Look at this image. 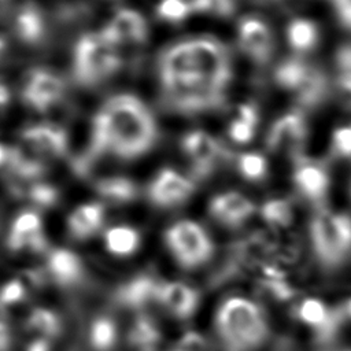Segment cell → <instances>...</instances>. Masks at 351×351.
Segmentation results:
<instances>
[{"label":"cell","instance_id":"6da1fadb","mask_svg":"<svg viewBox=\"0 0 351 351\" xmlns=\"http://www.w3.org/2000/svg\"><path fill=\"white\" fill-rule=\"evenodd\" d=\"M158 138V126L148 107L134 95L110 97L93 118L90 147L75 167L85 173L89 163L104 154L134 159L148 152Z\"/></svg>","mask_w":351,"mask_h":351},{"label":"cell","instance_id":"7a4b0ae2","mask_svg":"<svg viewBox=\"0 0 351 351\" xmlns=\"http://www.w3.org/2000/svg\"><path fill=\"white\" fill-rule=\"evenodd\" d=\"M215 332L223 351H256L269 336V322L254 300L232 296L218 307Z\"/></svg>","mask_w":351,"mask_h":351},{"label":"cell","instance_id":"3957f363","mask_svg":"<svg viewBox=\"0 0 351 351\" xmlns=\"http://www.w3.org/2000/svg\"><path fill=\"white\" fill-rule=\"evenodd\" d=\"M122 64L118 47L112 45L103 34L89 33L82 36L74 48V78L84 86H93L110 78Z\"/></svg>","mask_w":351,"mask_h":351},{"label":"cell","instance_id":"277c9868","mask_svg":"<svg viewBox=\"0 0 351 351\" xmlns=\"http://www.w3.org/2000/svg\"><path fill=\"white\" fill-rule=\"evenodd\" d=\"M310 240L317 259L324 266L340 265L351 252V217L318 210L310 222Z\"/></svg>","mask_w":351,"mask_h":351},{"label":"cell","instance_id":"5b68a950","mask_svg":"<svg viewBox=\"0 0 351 351\" xmlns=\"http://www.w3.org/2000/svg\"><path fill=\"white\" fill-rule=\"evenodd\" d=\"M166 245L177 263L184 269H196L213 256L214 244L207 232L193 221H180L165 234Z\"/></svg>","mask_w":351,"mask_h":351},{"label":"cell","instance_id":"8992f818","mask_svg":"<svg viewBox=\"0 0 351 351\" xmlns=\"http://www.w3.org/2000/svg\"><path fill=\"white\" fill-rule=\"evenodd\" d=\"M163 104L182 114H197L221 108L225 101V90L211 88L200 80H182L162 84Z\"/></svg>","mask_w":351,"mask_h":351},{"label":"cell","instance_id":"52a82bcc","mask_svg":"<svg viewBox=\"0 0 351 351\" xmlns=\"http://www.w3.org/2000/svg\"><path fill=\"white\" fill-rule=\"evenodd\" d=\"M196 75L208 86L225 90L232 78L228 48L213 37L186 40Z\"/></svg>","mask_w":351,"mask_h":351},{"label":"cell","instance_id":"ba28073f","mask_svg":"<svg viewBox=\"0 0 351 351\" xmlns=\"http://www.w3.org/2000/svg\"><path fill=\"white\" fill-rule=\"evenodd\" d=\"M307 132L303 112L300 110L291 111L273 122L266 134V148L274 155L288 156L295 160L303 156Z\"/></svg>","mask_w":351,"mask_h":351},{"label":"cell","instance_id":"9c48e42d","mask_svg":"<svg viewBox=\"0 0 351 351\" xmlns=\"http://www.w3.org/2000/svg\"><path fill=\"white\" fill-rule=\"evenodd\" d=\"M184 154L192 163L193 176L206 178L229 158V152L222 144L204 130H193L182 138Z\"/></svg>","mask_w":351,"mask_h":351},{"label":"cell","instance_id":"30bf717a","mask_svg":"<svg viewBox=\"0 0 351 351\" xmlns=\"http://www.w3.org/2000/svg\"><path fill=\"white\" fill-rule=\"evenodd\" d=\"M64 92L66 85L59 75L37 69L27 75L22 89V99L33 110L44 112L62 100Z\"/></svg>","mask_w":351,"mask_h":351},{"label":"cell","instance_id":"8fae6325","mask_svg":"<svg viewBox=\"0 0 351 351\" xmlns=\"http://www.w3.org/2000/svg\"><path fill=\"white\" fill-rule=\"evenodd\" d=\"M237 38L241 51L255 63L266 64L274 51V37L270 27L254 16L243 18L237 27Z\"/></svg>","mask_w":351,"mask_h":351},{"label":"cell","instance_id":"7c38bea8","mask_svg":"<svg viewBox=\"0 0 351 351\" xmlns=\"http://www.w3.org/2000/svg\"><path fill=\"white\" fill-rule=\"evenodd\" d=\"M195 191V184L171 169L160 170L148 186V199L158 207H174L185 200Z\"/></svg>","mask_w":351,"mask_h":351},{"label":"cell","instance_id":"4fadbf2b","mask_svg":"<svg viewBox=\"0 0 351 351\" xmlns=\"http://www.w3.org/2000/svg\"><path fill=\"white\" fill-rule=\"evenodd\" d=\"M101 34L118 48L130 44L140 45L148 37V27L141 14L134 10L122 8L101 30Z\"/></svg>","mask_w":351,"mask_h":351},{"label":"cell","instance_id":"5bb4252c","mask_svg":"<svg viewBox=\"0 0 351 351\" xmlns=\"http://www.w3.org/2000/svg\"><path fill=\"white\" fill-rule=\"evenodd\" d=\"M293 163L292 180L298 192L310 202H322L330 184L326 167L322 163L304 156L295 159Z\"/></svg>","mask_w":351,"mask_h":351},{"label":"cell","instance_id":"9a60e30c","mask_svg":"<svg viewBox=\"0 0 351 351\" xmlns=\"http://www.w3.org/2000/svg\"><path fill=\"white\" fill-rule=\"evenodd\" d=\"M23 144L43 158H60L67 152L66 132L52 123H38L26 128L22 134Z\"/></svg>","mask_w":351,"mask_h":351},{"label":"cell","instance_id":"2e32d148","mask_svg":"<svg viewBox=\"0 0 351 351\" xmlns=\"http://www.w3.org/2000/svg\"><path fill=\"white\" fill-rule=\"evenodd\" d=\"M255 211V204L239 192L219 193L210 202V215L226 228L241 226Z\"/></svg>","mask_w":351,"mask_h":351},{"label":"cell","instance_id":"e0dca14e","mask_svg":"<svg viewBox=\"0 0 351 351\" xmlns=\"http://www.w3.org/2000/svg\"><path fill=\"white\" fill-rule=\"evenodd\" d=\"M45 243L41 219L37 213L25 211L14 219L7 236V245L11 251L29 248L40 252L45 248Z\"/></svg>","mask_w":351,"mask_h":351},{"label":"cell","instance_id":"ac0fdd59","mask_svg":"<svg viewBox=\"0 0 351 351\" xmlns=\"http://www.w3.org/2000/svg\"><path fill=\"white\" fill-rule=\"evenodd\" d=\"M156 299L165 306V308L180 319L189 318L196 311L199 304L197 291L180 281L159 284Z\"/></svg>","mask_w":351,"mask_h":351},{"label":"cell","instance_id":"d6986e66","mask_svg":"<svg viewBox=\"0 0 351 351\" xmlns=\"http://www.w3.org/2000/svg\"><path fill=\"white\" fill-rule=\"evenodd\" d=\"M11 27L15 36L29 45L41 43L47 34L44 14L33 3H25L14 12Z\"/></svg>","mask_w":351,"mask_h":351},{"label":"cell","instance_id":"ffe728a7","mask_svg":"<svg viewBox=\"0 0 351 351\" xmlns=\"http://www.w3.org/2000/svg\"><path fill=\"white\" fill-rule=\"evenodd\" d=\"M104 222V207L100 203H86L69 215L67 228L74 239L85 240L93 236Z\"/></svg>","mask_w":351,"mask_h":351},{"label":"cell","instance_id":"44dd1931","mask_svg":"<svg viewBox=\"0 0 351 351\" xmlns=\"http://www.w3.org/2000/svg\"><path fill=\"white\" fill-rule=\"evenodd\" d=\"M330 95V84L326 74L313 66L308 75L300 85V88L295 92L296 101L300 108L311 110L321 106Z\"/></svg>","mask_w":351,"mask_h":351},{"label":"cell","instance_id":"7402d4cb","mask_svg":"<svg viewBox=\"0 0 351 351\" xmlns=\"http://www.w3.org/2000/svg\"><path fill=\"white\" fill-rule=\"evenodd\" d=\"M48 270L58 284L71 285L82 274V262L73 251L56 248L48 256Z\"/></svg>","mask_w":351,"mask_h":351},{"label":"cell","instance_id":"603a6c76","mask_svg":"<svg viewBox=\"0 0 351 351\" xmlns=\"http://www.w3.org/2000/svg\"><path fill=\"white\" fill-rule=\"evenodd\" d=\"M5 163L8 165V170L11 171V174L22 181L40 178L47 170L41 156L30 149L26 151L21 147H14L8 149Z\"/></svg>","mask_w":351,"mask_h":351},{"label":"cell","instance_id":"cb8c5ba5","mask_svg":"<svg viewBox=\"0 0 351 351\" xmlns=\"http://www.w3.org/2000/svg\"><path fill=\"white\" fill-rule=\"evenodd\" d=\"M159 284L149 276H137L123 284L118 291V299L122 304L138 308L147 304L151 299H156Z\"/></svg>","mask_w":351,"mask_h":351},{"label":"cell","instance_id":"d4e9b609","mask_svg":"<svg viewBox=\"0 0 351 351\" xmlns=\"http://www.w3.org/2000/svg\"><path fill=\"white\" fill-rule=\"evenodd\" d=\"M104 244L110 254L117 256H129L140 245V233L130 226H112L104 233Z\"/></svg>","mask_w":351,"mask_h":351},{"label":"cell","instance_id":"484cf974","mask_svg":"<svg viewBox=\"0 0 351 351\" xmlns=\"http://www.w3.org/2000/svg\"><path fill=\"white\" fill-rule=\"evenodd\" d=\"M287 38L295 52L306 53L318 44V27L313 21L303 18L293 19L287 27Z\"/></svg>","mask_w":351,"mask_h":351},{"label":"cell","instance_id":"4316f807","mask_svg":"<svg viewBox=\"0 0 351 351\" xmlns=\"http://www.w3.org/2000/svg\"><path fill=\"white\" fill-rule=\"evenodd\" d=\"M311 67L313 64H308L299 58L285 59L276 67L274 81L282 89H288L295 93L308 75Z\"/></svg>","mask_w":351,"mask_h":351},{"label":"cell","instance_id":"83f0119b","mask_svg":"<svg viewBox=\"0 0 351 351\" xmlns=\"http://www.w3.org/2000/svg\"><path fill=\"white\" fill-rule=\"evenodd\" d=\"M258 110L254 104H241L237 107V114L232 119L228 133L232 141L245 144L252 140L258 125Z\"/></svg>","mask_w":351,"mask_h":351},{"label":"cell","instance_id":"f1b7e54d","mask_svg":"<svg viewBox=\"0 0 351 351\" xmlns=\"http://www.w3.org/2000/svg\"><path fill=\"white\" fill-rule=\"evenodd\" d=\"M95 189L101 197L112 203L132 202L137 196V185L132 180L118 176L99 180L95 184Z\"/></svg>","mask_w":351,"mask_h":351},{"label":"cell","instance_id":"f546056e","mask_svg":"<svg viewBox=\"0 0 351 351\" xmlns=\"http://www.w3.org/2000/svg\"><path fill=\"white\" fill-rule=\"evenodd\" d=\"M160 340L159 329L148 317H140L129 332V341L141 351H152Z\"/></svg>","mask_w":351,"mask_h":351},{"label":"cell","instance_id":"4dcf8cb0","mask_svg":"<svg viewBox=\"0 0 351 351\" xmlns=\"http://www.w3.org/2000/svg\"><path fill=\"white\" fill-rule=\"evenodd\" d=\"M89 340L97 351H108L117 341V326L111 318H96L89 330Z\"/></svg>","mask_w":351,"mask_h":351},{"label":"cell","instance_id":"1f68e13d","mask_svg":"<svg viewBox=\"0 0 351 351\" xmlns=\"http://www.w3.org/2000/svg\"><path fill=\"white\" fill-rule=\"evenodd\" d=\"M27 328L37 332L43 339H51L60 333L62 325L59 317L48 308H36L27 318Z\"/></svg>","mask_w":351,"mask_h":351},{"label":"cell","instance_id":"d6a6232c","mask_svg":"<svg viewBox=\"0 0 351 351\" xmlns=\"http://www.w3.org/2000/svg\"><path fill=\"white\" fill-rule=\"evenodd\" d=\"M261 215L263 221L276 228L288 226L292 222L293 211L292 204L282 197L270 199L261 207Z\"/></svg>","mask_w":351,"mask_h":351},{"label":"cell","instance_id":"836d02e7","mask_svg":"<svg viewBox=\"0 0 351 351\" xmlns=\"http://www.w3.org/2000/svg\"><path fill=\"white\" fill-rule=\"evenodd\" d=\"M237 170L248 181H261L267 176V162L258 152H245L237 158Z\"/></svg>","mask_w":351,"mask_h":351},{"label":"cell","instance_id":"e575fe53","mask_svg":"<svg viewBox=\"0 0 351 351\" xmlns=\"http://www.w3.org/2000/svg\"><path fill=\"white\" fill-rule=\"evenodd\" d=\"M298 315L306 325L318 328L325 325L329 317V311L328 307L319 299L308 298L303 300L302 304L299 306Z\"/></svg>","mask_w":351,"mask_h":351},{"label":"cell","instance_id":"d590c367","mask_svg":"<svg viewBox=\"0 0 351 351\" xmlns=\"http://www.w3.org/2000/svg\"><path fill=\"white\" fill-rule=\"evenodd\" d=\"M189 4L192 11L195 12L208 14L221 18L232 16L236 11L234 0H191Z\"/></svg>","mask_w":351,"mask_h":351},{"label":"cell","instance_id":"8d00e7d4","mask_svg":"<svg viewBox=\"0 0 351 351\" xmlns=\"http://www.w3.org/2000/svg\"><path fill=\"white\" fill-rule=\"evenodd\" d=\"M192 12L189 1L185 0H162L156 8V14L166 22H181Z\"/></svg>","mask_w":351,"mask_h":351},{"label":"cell","instance_id":"74e56055","mask_svg":"<svg viewBox=\"0 0 351 351\" xmlns=\"http://www.w3.org/2000/svg\"><path fill=\"white\" fill-rule=\"evenodd\" d=\"M26 197L37 207L48 208L58 202L59 192L53 185L36 182L33 185H29V188L26 189Z\"/></svg>","mask_w":351,"mask_h":351},{"label":"cell","instance_id":"f35d334b","mask_svg":"<svg viewBox=\"0 0 351 351\" xmlns=\"http://www.w3.org/2000/svg\"><path fill=\"white\" fill-rule=\"evenodd\" d=\"M332 152L341 158L351 156V125L335 130L332 136Z\"/></svg>","mask_w":351,"mask_h":351},{"label":"cell","instance_id":"ab89813d","mask_svg":"<svg viewBox=\"0 0 351 351\" xmlns=\"http://www.w3.org/2000/svg\"><path fill=\"white\" fill-rule=\"evenodd\" d=\"M25 298V287L19 280L5 282L0 289V304L10 306L21 302Z\"/></svg>","mask_w":351,"mask_h":351},{"label":"cell","instance_id":"60d3db41","mask_svg":"<svg viewBox=\"0 0 351 351\" xmlns=\"http://www.w3.org/2000/svg\"><path fill=\"white\" fill-rule=\"evenodd\" d=\"M333 88L339 103L351 111V74L337 73Z\"/></svg>","mask_w":351,"mask_h":351},{"label":"cell","instance_id":"b9f144b4","mask_svg":"<svg viewBox=\"0 0 351 351\" xmlns=\"http://www.w3.org/2000/svg\"><path fill=\"white\" fill-rule=\"evenodd\" d=\"M330 1L340 25L351 32V0H330Z\"/></svg>","mask_w":351,"mask_h":351},{"label":"cell","instance_id":"7bdbcfd3","mask_svg":"<svg viewBox=\"0 0 351 351\" xmlns=\"http://www.w3.org/2000/svg\"><path fill=\"white\" fill-rule=\"evenodd\" d=\"M335 63L337 73L351 74V44H344L336 51Z\"/></svg>","mask_w":351,"mask_h":351},{"label":"cell","instance_id":"ee69618b","mask_svg":"<svg viewBox=\"0 0 351 351\" xmlns=\"http://www.w3.org/2000/svg\"><path fill=\"white\" fill-rule=\"evenodd\" d=\"M204 347H206L204 340L199 335L191 332L184 336L178 350L180 351H204Z\"/></svg>","mask_w":351,"mask_h":351},{"label":"cell","instance_id":"f6af8a7d","mask_svg":"<svg viewBox=\"0 0 351 351\" xmlns=\"http://www.w3.org/2000/svg\"><path fill=\"white\" fill-rule=\"evenodd\" d=\"M11 344V335L8 326L0 321V351H7Z\"/></svg>","mask_w":351,"mask_h":351},{"label":"cell","instance_id":"bcb514c9","mask_svg":"<svg viewBox=\"0 0 351 351\" xmlns=\"http://www.w3.org/2000/svg\"><path fill=\"white\" fill-rule=\"evenodd\" d=\"M27 351H49V344L47 339H37L32 341L27 347Z\"/></svg>","mask_w":351,"mask_h":351},{"label":"cell","instance_id":"7dc6e473","mask_svg":"<svg viewBox=\"0 0 351 351\" xmlns=\"http://www.w3.org/2000/svg\"><path fill=\"white\" fill-rule=\"evenodd\" d=\"M10 97L11 96H10L8 88L0 82V110L4 108L10 103Z\"/></svg>","mask_w":351,"mask_h":351},{"label":"cell","instance_id":"c3c4849f","mask_svg":"<svg viewBox=\"0 0 351 351\" xmlns=\"http://www.w3.org/2000/svg\"><path fill=\"white\" fill-rule=\"evenodd\" d=\"M7 156H8V149L0 144V166L7 162Z\"/></svg>","mask_w":351,"mask_h":351},{"label":"cell","instance_id":"681fc988","mask_svg":"<svg viewBox=\"0 0 351 351\" xmlns=\"http://www.w3.org/2000/svg\"><path fill=\"white\" fill-rule=\"evenodd\" d=\"M5 49H7V43H5V40L0 36V60H1V58L5 55Z\"/></svg>","mask_w":351,"mask_h":351},{"label":"cell","instance_id":"f907efd6","mask_svg":"<svg viewBox=\"0 0 351 351\" xmlns=\"http://www.w3.org/2000/svg\"><path fill=\"white\" fill-rule=\"evenodd\" d=\"M255 3H259V4H278V3H282L285 0H252Z\"/></svg>","mask_w":351,"mask_h":351},{"label":"cell","instance_id":"816d5d0a","mask_svg":"<svg viewBox=\"0 0 351 351\" xmlns=\"http://www.w3.org/2000/svg\"><path fill=\"white\" fill-rule=\"evenodd\" d=\"M346 311H347V314H348V317L351 318V299L347 302V304H346Z\"/></svg>","mask_w":351,"mask_h":351},{"label":"cell","instance_id":"f5cc1de1","mask_svg":"<svg viewBox=\"0 0 351 351\" xmlns=\"http://www.w3.org/2000/svg\"><path fill=\"white\" fill-rule=\"evenodd\" d=\"M177 351H180V350H177Z\"/></svg>","mask_w":351,"mask_h":351}]
</instances>
